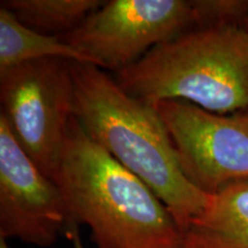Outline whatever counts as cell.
<instances>
[{
    "mask_svg": "<svg viewBox=\"0 0 248 248\" xmlns=\"http://www.w3.org/2000/svg\"><path fill=\"white\" fill-rule=\"evenodd\" d=\"M74 115L86 135L151 188L182 233L212 195L183 173L168 130L154 105L128 94L97 66L71 62Z\"/></svg>",
    "mask_w": 248,
    "mask_h": 248,
    "instance_id": "6da1fadb",
    "label": "cell"
},
{
    "mask_svg": "<svg viewBox=\"0 0 248 248\" xmlns=\"http://www.w3.org/2000/svg\"><path fill=\"white\" fill-rule=\"evenodd\" d=\"M53 181L70 219L98 248H181L183 233L162 201L71 119Z\"/></svg>",
    "mask_w": 248,
    "mask_h": 248,
    "instance_id": "7a4b0ae2",
    "label": "cell"
},
{
    "mask_svg": "<svg viewBox=\"0 0 248 248\" xmlns=\"http://www.w3.org/2000/svg\"><path fill=\"white\" fill-rule=\"evenodd\" d=\"M114 79L151 105L183 100L217 114L248 111V28H193L117 71Z\"/></svg>",
    "mask_w": 248,
    "mask_h": 248,
    "instance_id": "3957f363",
    "label": "cell"
},
{
    "mask_svg": "<svg viewBox=\"0 0 248 248\" xmlns=\"http://www.w3.org/2000/svg\"><path fill=\"white\" fill-rule=\"evenodd\" d=\"M71 62L43 59L0 73V115L20 146L52 181L75 116Z\"/></svg>",
    "mask_w": 248,
    "mask_h": 248,
    "instance_id": "277c9868",
    "label": "cell"
},
{
    "mask_svg": "<svg viewBox=\"0 0 248 248\" xmlns=\"http://www.w3.org/2000/svg\"><path fill=\"white\" fill-rule=\"evenodd\" d=\"M194 26L191 1L111 0L60 38L93 66L117 73Z\"/></svg>",
    "mask_w": 248,
    "mask_h": 248,
    "instance_id": "5b68a950",
    "label": "cell"
},
{
    "mask_svg": "<svg viewBox=\"0 0 248 248\" xmlns=\"http://www.w3.org/2000/svg\"><path fill=\"white\" fill-rule=\"evenodd\" d=\"M154 106L192 185L214 195L248 181V111L217 114L183 100Z\"/></svg>",
    "mask_w": 248,
    "mask_h": 248,
    "instance_id": "8992f818",
    "label": "cell"
},
{
    "mask_svg": "<svg viewBox=\"0 0 248 248\" xmlns=\"http://www.w3.org/2000/svg\"><path fill=\"white\" fill-rule=\"evenodd\" d=\"M70 230L63 195L20 146L0 115V237L49 247Z\"/></svg>",
    "mask_w": 248,
    "mask_h": 248,
    "instance_id": "52a82bcc",
    "label": "cell"
},
{
    "mask_svg": "<svg viewBox=\"0 0 248 248\" xmlns=\"http://www.w3.org/2000/svg\"><path fill=\"white\" fill-rule=\"evenodd\" d=\"M181 248H248V181L212 195L183 232Z\"/></svg>",
    "mask_w": 248,
    "mask_h": 248,
    "instance_id": "ba28073f",
    "label": "cell"
},
{
    "mask_svg": "<svg viewBox=\"0 0 248 248\" xmlns=\"http://www.w3.org/2000/svg\"><path fill=\"white\" fill-rule=\"evenodd\" d=\"M53 58L92 64L60 37L30 29L11 12L0 7V73L27 62Z\"/></svg>",
    "mask_w": 248,
    "mask_h": 248,
    "instance_id": "9c48e42d",
    "label": "cell"
},
{
    "mask_svg": "<svg viewBox=\"0 0 248 248\" xmlns=\"http://www.w3.org/2000/svg\"><path fill=\"white\" fill-rule=\"evenodd\" d=\"M104 2L100 0H4L0 7L11 12L30 29L61 37L75 30Z\"/></svg>",
    "mask_w": 248,
    "mask_h": 248,
    "instance_id": "30bf717a",
    "label": "cell"
},
{
    "mask_svg": "<svg viewBox=\"0 0 248 248\" xmlns=\"http://www.w3.org/2000/svg\"><path fill=\"white\" fill-rule=\"evenodd\" d=\"M194 28L245 26L248 1L239 0H198L191 1Z\"/></svg>",
    "mask_w": 248,
    "mask_h": 248,
    "instance_id": "8fae6325",
    "label": "cell"
},
{
    "mask_svg": "<svg viewBox=\"0 0 248 248\" xmlns=\"http://www.w3.org/2000/svg\"><path fill=\"white\" fill-rule=\"evenodd\" d=\"M68 235H69L71 241H73L74 248H85L84 245H83V243H82V239H80V237H79L78 229H74V230L71 231Z\"/></svg>",
    "mask_w": 248,
    "mask_h": 248,
    "instance_id": "7c38bea8",
    "label": "cell"
},
{
    "mask_svg": "<svg viewBox=\"0 0 248 248\" xmlns=\"http://www.w3.org/2000/svg\"><path fill=\"white\" fill-rule=\"evenodd\" d=\"M0 248H9L8 245H7V241L4 238L0 237Z\"/></svg>",
    "mask_w": 248,
    "mask_h": 248,
    "instance_id": "4fadbf2b",
    "label": "cell"
},
{
    "mask_svg": "<svg viewBox=\"0 0 248 248\" xmlns=\"http://www.w3.org/2000/svg\"><path fill=\"white\" fill-rule=\"evenodd\" d=\"M245 26L248 28V17H247V20H246V23H245Z\"/></svg>",
    "mask_w": 248,
    "mask_h": 248,
    "instance_id": "5bb4252c",
    "label": "cell"
}]
</instances>
